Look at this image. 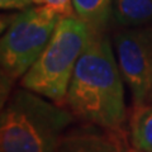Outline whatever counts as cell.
I'll list each match as a JSON object with an SVG mask.
<instances>
[{
    "instance_id": "obj_1",
    "label": "cell",
    "mask_w": 152,
    "mask_h": 152,
    "mask_svg": "<svg viewBox=\"0 0 152 152\" xmlns=\"http://www.w3.org/2000/svg\"><path fill=\"white\" fill-rule=\"evenodd\" d=\"M124 80L113 46L95 32L76 64L66 94L79 118L107 129H119L126 119Z\"/></svg>"
},
{
    "instance_id": "obj_2",
    "label": "cell",
    "mask_w": 152,
    "mask_h": 152,
    "mask_svg": "<svg viewBox=\"0 0 152 152\" xmlns=\"http://www.w3.org/2000/svg\"><path fill=\"white\" fill-rule=\"evenodd\" d=\"M71 121V114L55 102L18 89L1 110V152H56Z\"/></svg>"
},
{
    "instance_id": "obj_3",
    "label": "cell",
    "mask_w": 152,
    "mask_h": 152,
    "mask_svg": "<svg viewBox=\"0 0 152 152\" xmlns=\"http://www.w3.org/2000/svg\"><path fill=\"white\" fill-rule=\"evenodd\" d=\"M95 32L79 17H62L45 50L23 75L22 88L61 103L66 99L76 64Z\"/></svg>"
},
{
    "instance_id": "obj_4",
    "label": "cell",
    "mask_w": 152,
    "mask_h": 152,
    "mask_svg": "<svg viewBox=\"0 0 152 152\" xmlns=\"http://www.w3.org/2000/svg\"><path fill=\"white\" fill-rule=\"evenodd\" d=\"M62 18L47 5H34L17 14L0 43L1 76L8 83L23 77L51 39Z\"/></svg>"
},
{
    "instance_id": "obj_5",
    "label": "cell",
    "mask_w": 152,
    "mask_h": 152,
    "mask_svg": "<svg viewBox=\"0 0 152 152\" xmlns=\"http://www.w3.org/2000/svg\"><path fill=\"white\" fill-rule=\"evenodd\" d=\"M114 53L134 108L152 102V41L150 28H124L114 36Z\"/></svg>"
},
{
    "instance_id": "obj_6",
    "label": "cell",
    "mask_w": 152,
    "mask_h": 152,
    "mask_svg": "<svg viewBox=\"0 0 152 152\" xmlns=\"http://www.w3.org/2000/svg\"><path fill=\"white\" fill-rule=\"evenodd\" d=\"M56 152H131L117 129H81L64 136Z\"/></svg>"
},
{
    "instance_id": "obj_7",
    "label": "cell",
    "mask_w": 152,
    "mask_h": 152,
    "mask_svg": "<svg viewBox=\"0 0 152 152\" xmlns=\"http://www.w3.org/2000/svg\"><path fill=\"white\" fill-rule=\"evenodd\" d=\"M112 14L123 28H145L152 24V0H113Z\"/></svg>"
},
{
    "instance_id": "obj_8",
    "label": "cell",
    "mask_w": 152,
    "mask_h": 152,
    "mask_svg": "<svg viewBox=\"0 0 152 152\" xmlns=\"http://www.w3.org/2000/svg\"><path fill=\"white\" fill-rule=\"evenodd\" d=\"M131 141L137 152H152V102L134 108L131 121Z\"/></svg>"
},
{
    "instance_id": "obj_9",
    "label": "cell",
    "mask_w": 152,
    "mask_h": 152,
    "mask_svg": "<svg viewBox=\"0 0 152 152\" xmlns=\"http://www.w3.org/2000/svg\"><path fill=\"white\" fill-rule=\"evenodd\" d=\"M72 5L76 17L98 32L109 20L113 0H72Z\"/></svg>"
},
{
    "instance_id": "obj_10",
    "label": "cell",
    "mask_w": 152,
    "mask_h": 152,
    "mask_svg": "<svg viewBox=\"0 0 152 152\" xmlns=\"http://www.w3.org/2000/svg\"><path fill=\"white\" fill-rule=\"evenodd\" d=\"M43 5H47L61 17L76 15L72 5V0H43Z\"/></svg>"
},
{
    "instance_id": "obj_11",
    "label": "cell",
    "mask_w": 152,
    "mask_h": 152,
    "mask_svg": "<svg viewBox=\"0 0 152 152\" xmlns=\"http://www.w3.org/2000/svg\"><path fill=\"white\" fill-rule=\"evenodd\" d=\"M34 5H43V0H0L3 10H24Z\"/></svg>"
},
{
    "instance_id": "obj_12",
    "label": "cell",
    "mask_w": 152,
    "mask_h": 152,
    "mask_svg": "<svg viewBox=\"0 0 152 152\" xmlns=\"http://www.w3.org/2000/svg\"><path fill=\"white\" fill-rule=\"evenodd\" d=\"M150 33H151V41H152V28H150Z\"/></svg>"
}]
</instances>
